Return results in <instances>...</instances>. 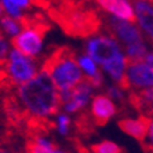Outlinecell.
Here are the masks:
<instances>
[{
    "label": "cell",
    "mask_w": 153,
    "mask_h": 153,
    "mask_svg": "<svg viewBox=\"0 0 153 153\" xmlns=\"http://www.w3.org/2000/svg\"><path fill=\"white\" fill-rule=\"evenodd\" d=\"M90 149L93 153H126L123 148H120L117 143L112 141H102L100 143H94Z\"/></svg>",
    "instance_id": "cell-21"
},
{
    "label": "cell",
    "mask_w": 153,
    "mask_h": 153,
    "mask_svg": "<svg viewBox=\"0 0 153 153\" xmlns=\"http://www.w3.org/2000/svg\"><path fill=\"white\" fill-rule=\"evenodd\" d=\"M73 124H75V131L84 138L93 135L95 132V123H94V119H91V113L88 112H82L75 119Z\"/></svg>",
    "instance_id": "cell-15"
},
{
    "label": "cell",
    "mask_w": 153,
    "mask_h": 153,
    "mask_svg": "<svg viewBox=\"0 0 153 153\" xmlns=\"http://www.w3.org/2000/svg\"><path fill=\"white\" fill-rule=\"evenodd\" d=\"M85 50L94 61L101 62L102 65L108 64L121 55L117 42L113 37H106V36H100V37L91 39L87 43Z\"/></svg>",
    "instance_id": "cell-5"
},
{
    "label": "cell",
    "mask_w": 153,
    "mask_h": 153,
    "mask_svg": "<svg viewBox=\"0 0 153 153\" xmlns=\"http://www.w3.org/2000/svg\"><path fill=\"white\" fill-rule=\"evenodd\" d=\"M47 14L65 35L87 39L101 32L103 17L100 10L87 1H50Z\"/></svg>",
    "instance_id": "cell-1"
},
{
    "label": "cell",
    "mask_w": 153,
    "mask_h": 153,
    "mask_svg": "<svg viewBox=\"0 0 153 153\" xmlns=\"http://www.w3.org/2000/svg\"><path fill=\"white\" fill-rule=\"evenodd\" d=\"M126 77L131 87L137 88H152L153 87V69L149 65L139 61V62H127L126 61Z\"/></svg>",
    "instance_id": "cell-7"
},
{
    "label": "cell",
    "mask_w": 153,
    "mask_h": 153,
    "mask_svg": "<svg viewBox=\"0 0 153 153\" xmlns=\"http://www.w3.org/2000/svg\"><path fill=\"white\" fill-rule=\"evenodd\" d=\"M91 90H93V87L87 82V77H84L77 85H75L73 88L69 90V100L64 105V109L69 113L82 111L88 102Z\"/></svg>",
    "instance_id": "cell-11"
},
{
    "label": "cell",
    "mask_w": 153,
    "mask_h": 153,
    "mask_svg": "<svg viewBox=\"0 0 153 153\" xmlns=\"http://www.w3.org/2000/svg\"><path fill=\"white\" fill-rule=\"evenodd\" d=\"M79 65H80V68H83L85 71V73H87V76L88 77H91V76H95L97 73H98V69H97L95 64L93 62V59L90 57H80L79 58Z\"/></svg>",
    "instance_id": "cell-22"
},
{
    "label": "cell",
    "mask_w": 153,
    "mask_h": 153,
    "mask_svg": "<svg viewBox=\"0 0 153 153\" xmlns=\"http://www.w3.org/2000/svg\"><path fill=\"white\" fill-rule=\"evenodd\" d=\"M57 148L58 146L54 142L44 138H30L25 142L26 153H54Z\"/></svg>",
    "instance_id": "cell-16"
},
{
    "label": "cell",
    "mask_w": 153,
    "mask_h": 153,
    "mask_svg": "<svg viewBox=\"0 0 153 153\" xmlns=\"http://www.w3.org/2000/svg\"><path fill=\"white\" fill-rule=\"evenodd\" d=\"M18 21L21 24V28L24 30H36L46 36L53 28L50 19H47L46 15L42 13H33V14H22L21 18H18Z\"/></svg>",
    "instance_id": "cell-13"
},
{
    "label": "cell",
    "mask_w": 153,
    "mask_h": 153,
    "mask_svg": "<svg viewBox=\"0 0 153 153\" xmlns=\"http://www.w3.org/2000/svg\"><path fill=\"white\" fill-rule=\"evenodd\" d=\"M149 141L148 142H142L141 143V148L143 149V152L145 153H153V121L152 124H150V128H149Z\"/></svg>",
    "instance_id": "cell-24"
},
{
    "label": "cell",
    "mask_w": 153,
    "mask_h": 153,
    "mask_svg": "<svg viewBox=\"0 0 153 153\" xmlns=\"http://www.w3.org/2000/svg\"><path fill=\"white\" fill-rule=\"evenodd\" d=\"M108 32L111 33V37L117 39L120 42L126 43L127 46L135 44V43L142 42V33L131 22L121 21L119 18H108Z\"/></svg>",
    "instance_id": "cell-6"
},
{
    "label": "cell",
    "mask_w": 153,
    "mask_h": 153,
    "mask_svg": "<svg viewBox=\"0 0 153 153\" xmlns=\"http://www.w3.org/2000/svg\"><path fill=\"white\" fill-rule=\"evenodd\" d=\"M103 68H105V71L109 72V75L113 77V80H116V82H120L121 79L124 77V71H126V58L123 57V55H120V57L114 58L113 61H111V62H108V64L103 65Z\"/></svg>",
    "instance_id": "cell-17"
},
{
    "label": "cell",
    "mask_w": 153,
    "mask_h": 153,
    "mask_svg": "<svg viewBox=\"0 0 153 153\" xmlns=\"http://www.w3.org/2000/svg\"><path fill=\"white\" fill-rule=\"evenodd\" d=\"M145 61H146V64H148L150 68L153 69V53L148 54V55H146V58H145Z\"/></svg>",
    "instance_id": "cell-26"
},
{
    "label": "cell",
    "mask_w": 153,
    "mask_h": 153,
    "mask_svg": "<svg viewBox=\"0 0 153 153\" xmlns=\"http://www.w3.org/2000/svg\"><path fill=\"white\" fill-rule=\"evenodd\" d=\"M44 35L36 30H22L15 37H13L11 44L18 53L24 54L25 57L37 55L42 50V42Z\"/></svg>",
    "instance_id": "cell-8"
},
{
    "label": "cell",
    "mask_w": 153,
    "mask_h": 153,
    "mask_svg": "<svg viewBox=\"0 0 153 153\" xmlns=\"http://www.w3.org/2000/svg\"><path fill=\"white\" fill-rule=\"evenodd\" d=\"M3 3L4 11H7L8 17L14 18V19H18V18L22 17V10L25 7H30L32 6V1L29 0H18V1H13V0H4L1 1Z\"/></svg>",
    "instance_id": "cell-18"
},
{
    "label": "cell",
    "mask_w": 153,
    "mask_h": 153,
    "mask_svg": "<svg viewBox=\"0 0 153 153\" xmlns=\"http://www.w3.org/2000/svg\"><path fill=\"white\" fill-rule=\"evenodd\" d=\"M117 112V108L113 101L105 94H98L94 97L91 105V116L94 119L95 126H105Z\"/></svg>",
    "instance_id": "cell-10"
},
{
    "label": "cell",
    "mask_w": 153,
    "mask_h": 153,
    "mask_svg": "<svg viewBox=\"0 0 153 153\" xmlns=\"http://www.w3.org/2000/svg\"><path fill=\"white\" fill-rule=\"evenodd\" d=\"M17 97L21 106L35 117L50 119L62 108L59 90L44 72L37 73L30 82L18 85Z\"/></svg>",
    "instance_id": "cell-2"
},
{
    "label": "cell",
    "mask_w": 153,
    "mask_h": 153,
    "mask_svg": "<svg viewBox=\"0 0 153 153\" xmlns=\"http://www.w3.org/2000/svg\"><path fill=\"white\" fill-rule=\"evenodd\" d=\"M106 93H108V95H109V98L112 97V98H114V100L119 101V102H123V101H124V97H123V94H121L119 87L111 85L109 88H106Z\"/></svg>",
    "instance_id": "cell-25"
},
{
    "label": "cell",
    "mask_w": 153,
    "mask_h": 153,
    "mask_svg": "<svg viewBox=\"0 0 153 153\" xmlns=\"http://www.w3.org/2000/svg\"><path fill=\"white\" fill-rule=\"evenodd\" d=\"M152 119L148 116H139L138 119H120L117 121V126L120 130L134 139H137L139 143L145 142L146 137L149 134V128L152 124Z\"/></svg>",
    "instance_id": "cell-9"
},
{
    "label": "cell",
    "mask_w": 153,
    "mask_h": 153,
    "mask_svg": "<svg viewBox=\"0 0 153 153\" xmlns=\"http://www.w3.org/2000/svg\"><path fill=\"white\" fill-rule=\"evenodd\" d=\"M36 73V66L32 59H29L24 54L17 50L10 51L8 54V79L13 85H22L30 82Z\"/></svg>",
    "instance_id": "cell-4"
},
{
    "label": "cell",
    "mask_w": 153,
    "mask_h": 153,
    "mask_svg": "<svg viewBox=\"0 0 153 153\" xmlns=\"http://www.w3.org/2000/svg\"><path fill=\"white\" fill-rule=\"evenodd\" d=\"M126 53H127V57H126L127 62H139V61H143V58H146V55H148V54H146L148 50H146L143 42L127 46Z\"/></svg>",
    "instance_id": "cell-19"
},
{
    "label": "cell",
    "mask_w": 153,
    "mask_h": 153,
    "mask_svg": "<svg viewBox=\"0 0 153 153\" xmlns=\"http://www.w3.org/2000/svg\"><path fill=\"white\" fill-rule=\"evenodd\" d=\"M69 127H71V119H69L66 114H61L57 121L58 131H59L62 135H66L69 132Z\"/></svg>",
    "instance_id": "cell-23"
},
{
    "label": "cell",
    "mask_w": 153,
    "mask_h": 153,
    "mask_svg": "<svg viewBox=\"0 0 153 153\" xmlns=\"http://www.w3.org/2000/svg\"><path fill=\"white\" fill-rule=\"evenodd\" d=\"M134 11L137 15V21L141 28L150 37L153 44V3L152 1H134Z\"/></svg>",
    "instance_id": "cell-14"
},
{
    "label": "cell",
    "mask_w": 153,
    "mask_h": 153,
    "mask_svg": "<svg viewBox=\"0 0 153 153\" xmlns=\"http://www.w3.org/2000/svg\"><path fill=\"white\" fill-rule=\"evenodd\" d=\"M0 153H7V152H6L4 149H1V148H0Z\"/></svg>",
    "instance_id": "cell-28"
},
{
    "label": "cell",
    "mask_w": 153,
    "mask_h": 153,
    "mask_svg": "<svg viewBox=\"0 0 153 153\" xmlns=\"http://www.w3.org/2000/svg\"><path fill=\"white\" fill-rule=\"evenodd\" d=\"M0 29L4 30V32L7 33L10 36H18L19 35V30H21V24L18 19H14V18L8 17V15H4V17L0 18Z\"/></svg>",
    "instance_id": "cell-20"
},
{
    "label": "cell",
    "mask_w": 153,
    "mask_h": 153,
    "mask_svg": "<svg viewBox=\"0 0 153 153\" xmlns=\"http://www.w3.org/2000/svg\"><path fill=\"white\" fill-rule=\"evenodd\" d=\"M97 6H100L102 10L109 11L116 18L126 22H134L137 21V15L134 13L131 3L126 1V0H98L95 1Z\"/></svg>",
    "instance_id": "cell-12"
},
{
    "label": "cell",
    "mask_w": 153,
    "mask_h": 153,
    "mask_svg": "<svg viewBox=\"0 0 153 153\" xmlns=\"http://www.w3.org/2000/svg\"><path fill=\"white\" fill-rule=\"evenodd\" d=\"M42 72L53 79L59 91L73 88L84 79L80 65L76 61V51L69 46L54 47V50L43 61Z\"/></svg>",
    "instance_id": "cell-3"
},
{
    "label": "cell",
    "mask_w": 153,
    "mask_h": 153,
    "mask_svg": "<svg viewBox=\"0 0 153 153\" xmlns=\"http://www.w3.org/2000/svg\"><path fill=\"white\" fill-rule=\"evenodd\" d=\"M54 153H65V152H62V150H61L59 148H57V149L54 150Z\"/></svg>",
    "instance_id": "cell-27"
}]
</instances>
